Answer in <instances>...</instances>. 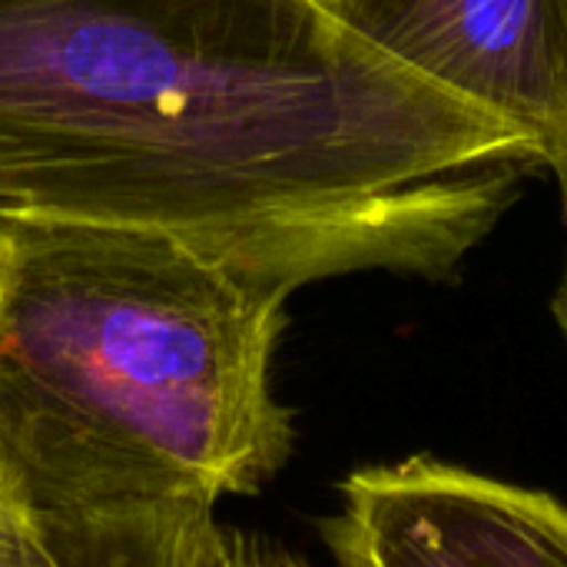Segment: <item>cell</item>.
<instances>
[{
    "mask_svg": "<svg viewBox=\"0 0 567 567\" xmlns=\"http://www.w3.org/2000/svg\"><path fill=\"white\" fill-rule=\"evenodd\" d=\"M535 173L336 0H0V223L169 233L286 296L452 282Z\"/></svg>",
    "mask_w": 567,
    "mask_h": 567,
    "instance_id": "1",
    "label": "cell"
},
{
    "mask_svg": "<svg viewBox=\"0 0 567 567\" xmlns=\"http://www.w3.org/2000/svg\"><path fill=\"white\" fill-rule=\"evenodd\" d=\"M286 302L169 233L0 223V482L63 548L259 495Z\"/></svg>",
    "mask_w": 567,
    "mask_h": 567,
    "instance_id": "2",
    "label": "cell"
},
{
    "mask_svg": "<svg viewBox=\"0 0 567 567\" xmlns=\"http://www.w3.org/2000/svg\"><path fill=\"white\" fill-rule=\"evenodd\" d=\"M322 542L339 567H567V505L412 455L355 468Z\"/></svg>",
    "mask_w": 567,
    "mask_h": 567,
    "instance_id": "3",
    "label": "cell"
},
{
    "mask_svg": "<svg viewBox=\"0 0 567 567\" xmlns=\"http://www.w3.org/2000/svg\"><path fill=\"white\" fill-rule=\"evenodd\" d=\"M429 80L535 133L548 173L567 140V0H339Z\"/></svg>",
    "mask_w": 567,
    "mask_h": 567,
    "instance_id": "4",
    "label": "cell"
},
{
    "mask_svg": "<svg viewBox=\"0 0 567 567\" xmlns=\"http://www.w3.org/2000/svg\"><path fill=\"white\" fill-rule=\"evenodd\" d=\"M96 567H269V545L216 522V512L176 515L83 542Z\"/></svg>",
    "mask_w": 567,
    "mask_h": 567,
    "instance_id": "5",
    "label": "cell"
},
{
    "mask_svg": "<svg viewBox=\"0 0 567 567\" xmlns=\"http://www.w3.org/2000/svg\"><path fill=\"white\" fill-rule=\"evenodd\" d=\"M0 567H96L90 555L66 551L56 535L0 482Z\"/></svg>",
    "mask_w": 567,
    "mask_h": 567,
    "instance_id": "6",
    "label": "cell"
},
{
    "mask_svg": "<svg viewBox=\"0 0 567 567\" xmlns=\"http://www.w3.org/2000/svg\"><path fill=\"white\" fill-rule=\"evenodd\" d=\"M551 316H555V326L561 332L567 346V252H565V266H561V279L555 286V296H551Z\"/></svg>",
    "mask_w": 567,
    "mask_h": 567,
    "instance_id": "7",
    "label": "cell"
},
{
    "mask_svg": "<svg viewBox=\"0 0 567 567\" xmlns=\"http://www.w3.org/2000/svg\"><path fill=\"white\" fill-rule=\"evenodd\" d=\"M551 176H555V183H558V193H561V209H565V223H567V140H565V150H561V156L555 159V166H551Z\"/></svg>",
    "mask_w": 567,
    "mask_h": 567,
    "instance_id": "8",
    "label": "cell"
},
{
    "mask_svg": "<svg viewBox=\"0 0 567 567\" xmlns=\"http://www.w3.org/2000/svg\"><path fill=\"white\" fill-rule=\"evenodd\" d=\"M269 567H312L309 561H302L299 555L286 551V548H272L269 545Z\"/></svg>",
    "mask_w": 567,
    "mask_h": 567,
    "instance_id": "9",
    "label": "cell"
},
{
    "mask_svg": "<svg viewBox=\"0 0 567 567\" xmlns=\"http://www.w3.org/2000/svg\"><path fill=\"white\" fill-rule=\"evenodd\" d=\"M336 3H339V0H336Z\"/></svg>",
    "mask_w": 567,
    "mask_h": 567,
    "instance_id": "10",
    "label": "cell"
}]
</instances>
